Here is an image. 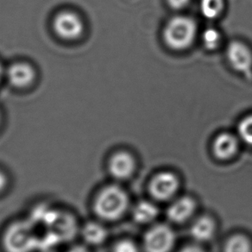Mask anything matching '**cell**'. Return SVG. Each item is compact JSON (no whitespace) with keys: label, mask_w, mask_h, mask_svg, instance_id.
Masks as SVG:
<instances>
[{"label":"cell","mask_w":252,"mask_h":252,"mask_svg":"<svg viewBox=\"0 0 252 252\" xmlns=\"http://www.w3.org/2000/svg\"><path fill=\"white\" fill-rule=\"evenodd\" d=\"M129 202V197L124 189L119 186H107L95 199V213L102 220H118L126 214Z\"/></svg>","instance_id":"cell-1"},{"label":"cell","mask_w":252,"mask_h":252,"mask_svg":"<svg viewBox=\"0 0 252 252\" xmlns=\"http://www.w3.org/2000/svg\"><path fill=\"white\" fill-rule=\"evenodd\" d=\"M197 35V25L193 18L176 16L168 20L162 32L165 44L174 50H184L193 44Z\"/></svg>","instance_id":"cell-2"},{"label":"cell","mask_w":252,"mask_h":252,"mask_svg":"<svg viewBox=\"0 0 252 252\" xmlns=\"http://www.w3.org/2000/svg\"><path fill=\"white\" fill-rule=\"evenodd\" d=\"M3 243L7 252H32L40 245V240L33 225L21 221L8 228Z\"/></svg>","instance_id":"cell-3"},{"label":"cell","mask_w":252,"mask_h":252,"mask_svg":"<svg viewBox=\"0 0 252 252\" xmlns=\"http://www.w3.org/2000/svg\"><path fill=\"white\" fill-rule=\"evenodd\" d=\"M52 30L63 41L75 42L84 35L86 25L83 18L77 12L64 10L54 16Z\"/></svg>","instance_id":"cell-4"},{"label":"cell","mask_w":252,"mask_h":252,"mask_svg":"<svg viewBox=\"0 0 252 252\" xmlns=\"http://www.w3.org/2000/svg\"><path fill=\"white\" fill-rule=\"evenodd\" d=\"M175 245V233L167 224L154 225L145 233V252H171Z\"/></svg>","instance_id":"cell-5"},{"label":"cell","mask_w":252,"mask_h":252,"mask_svg":"<svg viewBox=\"0 0 252 252\" xmlns=\"http://www.w3.org/2000/svg\"><path fill=\"white\" fill-rule=\"evenodd\" d=\"M179 188L178 177L172 172L163 171L158 173L151 179L149 191L155 200L167 201L175 196Z\"/></svg>","instance_id":"cell-6"},{"label":"cell","mask_w":252,"mask_h":252,"mask_svg":"<svg viewBox=\"0 0 252 252\" xmlns=\"http://www.w3.org/2000/svg\"><path fill=\"white\" fill-rule=\"evenodd\" d=\"M226 56L231 67L247 78L252 77V53L249 47L239 41L230 42Z\"/></svg>","instance_id":"cell-7"},{"label":"cell","mask_w":252,"mask_h":252,"mask_svg":"<svg viewBox=\"0 0 252 252\" xmlns=\"http://www.w3.org/2000/svg\"><path fill=\"white\" fill-rule=\"evenodd\" d=\"M5 76L13 88L25 90L35 83L36 71L31 63L17 62L12 63L5 70Z\"/></svg>","instance_id":"cell-8"},{"label":"cell","mask_w":252,"mask_h":252,"mask_svg":"<svg viewBox=\"0 0 252 252\" xmlns=\"http://www.w3.org/2000/svg\"><path fill=\"white\" fill-rule=\"evenodd\" d=\"M110 174L118 180L130 178L136 170V161L133 156L126 151H119L109 161Z\"/></svg>","instance_id":"cell-9"},{"label":"cell","mask_w":252,"mask_h":252,"mask_svg":"<svg viewBox=\"0 0 252 252\" xmlns=\"http://www.w3.org/2000/svg\"><path fill=\"white\" fill-rule=\"evenodd\" d=\"M196 210V202L191 197L184 196L175 200L168 207L167 217L169 220L182 224L190 220Z\"/></svg>","instance_id":"cell-10"},{"label":"cell","mask_w":252,"mask_h":252,"mask_svg":"<svg viewBox=\"0 0 252 252\" xmlns=\"http://www.w3.org/2000/svg\"><path fill=\"white\" fill-rule=\"evenodd\" d=\"M238 138L234 135L224 132L218 135L213 143L214 154L220 160H230L238 151Z\"/></svg>","instance_id":"cell-11"},{"label":"cell","mask_w":252,"mask_h":252,"mask_svg":"<svg viewBox=\"0 0 252 252\" xmlns=\"http://www.w3.org/2000/svg\"><path fill=\"white\" fill-rule=\"evenodd\" d=\"M215 230L216 224L214 220L208 216H203L193 222L190 228V233L196 241L207 242L213 238Z\"/></svg>","instance_id":"cell-12"},{"label":"cell","mask_w":252,"mask_h":252,"mask_svg":"<svg viewBox=\"0 0 252 252\" xmlns=\"http://www.w3.org/2000/svg\"><path fill=\"white\" fill-rule=\"evenodd\" d=\"M159 210L158 207L151 201L143 200L134 207L132 217L139 224H149L158 218Z\"/></svg>","instance_id":"cell-13"},{"label":"cell","mask_w":252,"mask_h":252,"mask_svg":"<svg viewBox=\"0 0 252 252\" xmlns=\"http://www.w3.org/2000/svg\"><path fill=\"white\" fill-rule=\"evenodd\" d=\"M85 241L93 245L102 244L107 238V231L102 224L98 223H88L82 231Z\"/></svg>","instance_id":"cell-14"},{"label":"cell","mask_w":252,"mask_h":252,"mask_svg":"<svg viewBox=\"0 0 252 252\" xmlns=\"http://www.w3.org/2000/svg\"><path fill=\"white\" fill-rule=\"evenodd\" d=\"M224 252H252V242L245 235H233L225 243Z\"/></svg>","instance_id":"cell-15"},{"label":"cell","mask_w":252,"mask_h":252,"mask_svg":"<svg viewBox=\"0 0 252 252\" xmlns=\"http://www.w3.org/2000/svg\"><path fill=\"white\" fill-rule=\"evenodd\" d=\"M224 0H200L201 14L207 19H215L224 10Z\"/></svg>","instance_id":"cell-16"},{"label":"cell","mask_w":252,"mask_h":252,"mask_svg":"<svg viewBox=\"0 0 252 252\" xmlns=\"http://www.w3.org/2000/svg\"><path fill=\"white\" fill-rule=\"evenodd\" d=\"M201 41L207 50H215L220 45L221 34L215 28H207L201 35Z\"/></svg>","instance_id":"cell-17"},{"label":"cell","mask_w":252,"mask_h":252,"mask_svg":"<svg viewBox=\"0 0 252 252\" xmlns=\"http://www.w3.org/2000/svg\"><path fill=\"white\" fill-rule=\"evenodd\" d=\"M238 138L249 146H252V114L240 120L238 126Z\"/></svg>","instance_id":"cell-18"},{"label":"cell","mask_w":252,"mask_h":252,"mask_svg":"<svg viewBox=\"0 0 252 252\" xmlns=\"http://www.w3.org/2000/svg\"><path fill=\"white\" fill-rule=\"evenodd\" d=\"M113 252H140L139 248L130 239H123L116 244Z\"/></svg>","instance_id":"cell-19"},{"label":"cell","mask_w":252,"mask_h":252,"mask_svg":"<svg viewBox=\"0 0 252 252\" xmlns=\"http://www.w3.org/2000/svg\"><path fill=\"white\" fill-rule=\"evenodd\" d=\"M168 5L174 10H182L189 4L190 0H167Z\"/></svg>","instance_id":"cell-20"},{"label":"cell","mask_w":252,"mask_h":252,"mask_svg":"<svg viewBox=\"0 0 252 252\" xmlns=\"http://www.w3.org/2000/svg\"><path fill=\"white\" fill-rule=\"evenodd\" d=\"M8 180L6 175L2 171H0V193L2 191H4V189L6 188L7 186Z\"/></svg>","instance_id":"cell-21"},{"label":"cell","mask_w":252,"mask_h":252,"mask_svg":"<svg viewBox=\"0 0 252 252\" xmlns=\"http://www.w3.org/2000/svg\"><path fill=\"white\" fill-rule=\"evenodd\" d=\"M180 252H205L202 249L198 247L196 245H189L185 248L182 249Z\"/></svg>","instance_id":"cell-22"},{"label":"cell","mask_w":252,"mask_h":252,"mask_svg":"<svg viewBox=\"0 0 252 252\" xmlns=\"http://www.w3.org/2000/svg\"><path fill=\"white\" fill-rule=\"evenodd\" d=\"M67 252H89L88 249L81 246V245H77V246H74L68 251Z\"/></svg>","instance_id":"cell-23"},{"label":"cell","mask_w":252,"mask_h":252,"mask_svg":"<svg viewBox=\"0 0 252 252\" xmlns=\"http://www.w3.org/2000/svg\"><path fill=\"white\" fill-rule=\"evenodd\" d=\"M4 75H5V71L4 70V67H2V65L0 63V82L2 81Z\"/></svg>","instance_id":"cell-24"},{"label":"cell","mask_w":252,"mask_h":252,"mask_svg":"<svg viewBox=\"0 0 252 252\" xmlns=\"http://www.w3.org/2000/svg\"><path fill=\"white\" fill-rule=\"evenodd\" d=\"M1 122H2V113H1V111H0V126H1Z\"/></svg>","instance_id":"cell-25"}]
</instances>
